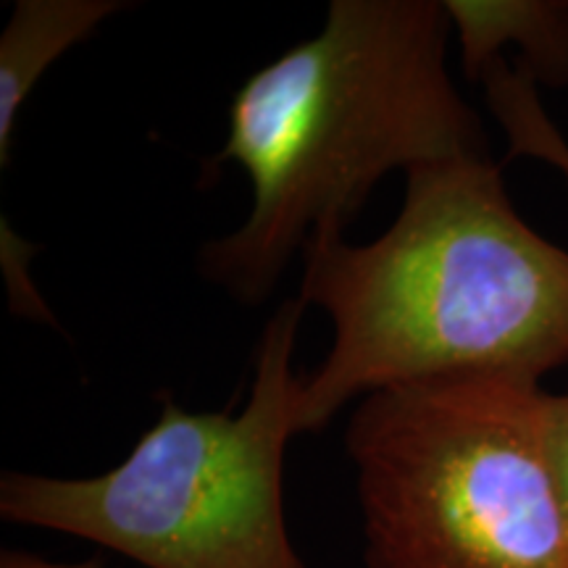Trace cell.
Listing matches in <instances>:
<instances>
[{"instance_id": "cell-9", "label": "cell", "mask_w": 568, "mask_h": 568, "mask_svg": "<svg viewBox=\"0 0 568 568\" xmlns=\"http://www.w3.org/2000/svg\"><path fill=\"white\" fill-rule=\"evenodd\" d=\"M0 568H105L101 558H88L80 564H63V560L42 558L38 552L24 550H3L0 556Z\"/></svg>"}, {"instance_id": "cell-2", "label": "cell", "mask_w": 568, "mask_h": 568, "mask_svg": "<svg viewBox=\"0 0 568 568\" xmlns=\"http://www.w3.org/2000/svg\"><path fill=\"white\" fill-rule=\"evenodd\" d=\"M447 32L437 0H332L322 32L247 77L219 161L247 174L253 209L201 247L205 280L264 303L311 234L345 230L393 169L489 155L447 74Z\"/></svg>"}, {"instance_id": "cell-4", "label": "cell", "mask_w": 568, "mask_h": 568, "mask_svg": "<svg viewBox=\"0 0 568 568\" xmlns=\"http://www.w3.org/2000/svg\"><path fill=\"white\" fill-rule=\"evenodd\" d=\"M524 376L366 395L347 424L366 568H568V516Z\"/></svg>"}, {"instance_id": "cell-1", "label": "cell", "mask_w": 568, "mask_h": 568, "mask_svg": "<svg viewBox=\"0 0 568 568\" xmlns=\"http://www.w3.org/2000/svg\"><path fill=\"white\" fill-rule=\"evenodd\" d=\"M301 301L335 326L303 379L297 435L347 400L456 376L539 382L568 364V251L518 216L489 155L406 172L393 226L368 245L324 226L303 245Z\"/></svg>"}, {"instance_id": "cell-3", "label": "cell", "mask_w": 568, "mask_h": 568, "mask_svg": "<svg viewBox=\"0 0 568 568\" xmlns=\"http://www.w3.org/2000/svg\"><path fill=\"white\" fill-rule=\"evenodd\" d=\"M303 311L293 297L266 322L240 414H193L166 400L111 471H6L0 516L90 539L145 568H308L284 516V453L303 395L293 372Z\"/></svg>"}, {"instance_id": "cell-7", "label": "cell", "mask_w": 568, "mask_h": 568, "mask_svg": "<svg viewBox=\"0 0 568 568\" xmlns=\"http://www.w3.org/2000/svg\"><path fill=\"white\" fill-rule=\"evenodd\" d=\"M487 103L508 138V159H537L558 169L568 182V140L552 124L527 71L497 59L481 77Z\"/></svg>"}, {"instance_id": "cell-8", "label": "cell", "mask_w": 568, "mask_h": 568, "mask_svg": "<svg viewBox=\"0 0 568 568\" xmlns=\"http://www.w3.org/2000/svg\"><path fill=\"white\" fill-rule=\"evenodd\" d=\"M539 437H542L545 460H548L552 485L568 516V393L542 397L539 414Z\"/></svg>"}, {"instance_id": "cell-5", "label": "cell", "mask_w": 568, "mask_h": 568, "mask_svg": "<svg viewBox=\"0 0 568 568\" xmlns=\"http://www.w3.org/2000/svg\"><path fill=\"white\" fill-rule=\"evenodd\" d=\"M468 80H481L506 45H518L516 69L537 84H568V3L564 0H447Z\"/></svg>"}, {"instance_id": "cell-6", "label": "cell", "mask_w": 568, "mask_h": 568, "mask_svg": "<svg viewBox=\"0 0 568 568\" xmlns=\"http://www.w3.org/2000/svg\"><path fill=\"white\" fill-rule=\"evenodd\" d=\"M119 0H17L0 34V166L11 161L19 111L48 69L105 19Z\"/></svg>"}]
</instances>
